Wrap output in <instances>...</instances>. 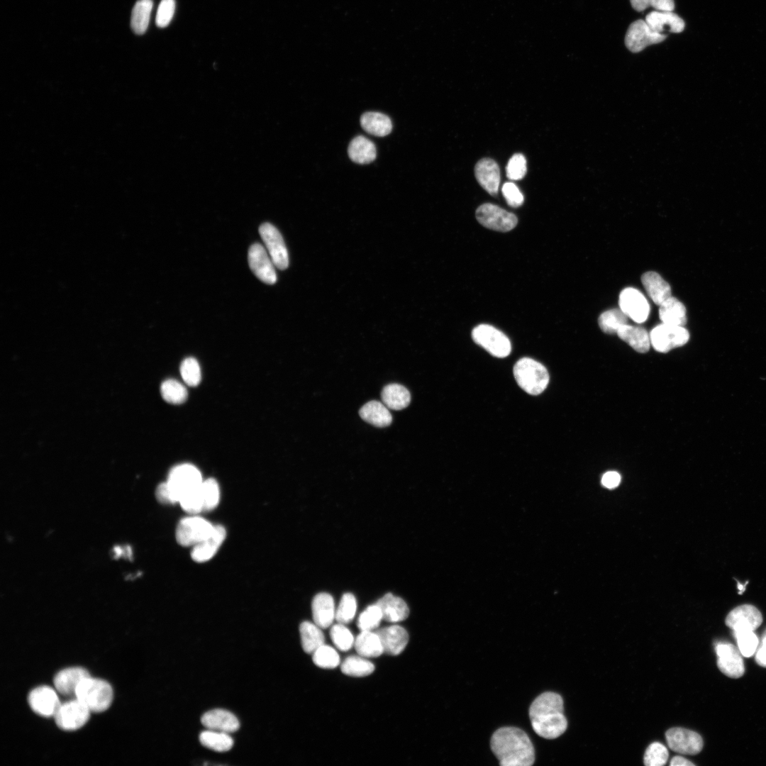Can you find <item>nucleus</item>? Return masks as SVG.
I'll return each mask as SVG.
<instances>
[{
  "mask_svg": "<svg viewBox=\"0 0 766 766\" xmlns=\"http://www.w3.org/2000/svg\"><path fill=\"white\" fill-rule=\"evenodd\" d=\"M490 746L501 766H531L535 762L533 743L521 728H499L492 734Z\"/></svg>",
  "mask_w": 766,
  "mask_h": 766,
  "instance_id": "f257e3e1",
  "label": "nucleus"
},
{
  "mask_svg": "<svg viewBox=\"0 0 766 766\" xmlns=\"http://www.w3.org/2000/svg\"><path fill=\"white\" fill-rule=\"evenodd\" d=\"M529 718L535 733L545 739L558 738L567 728L563 699L555 692H546L537 696L529 707Z\"/></svg>",
  "mask_w": 766,
  "mask_h": 766,
  "instance_id": "f03ea898",
  "label": "nucleus"
},
{
  "mask_svg": "<svg viewBox=\"0 0 766 766\" xmlns=\"http://www.w3.org/2000/svg\"><path fill=\"white\" fill-rule=\"evenodd\" d=\"M75 696L93 712H102L109 709L113 700V689L106 681L84 678L78 685Z\"/></svg>",
  "mask_w": 766,
  "mask_h": 766,
  "instance_id": "7ed1b4c3",
  "label": "nucleus"
},
{
  "mask_svg": "<svg viewBox=\"0 0 766 766\" xmlns=\"http://www.w3.org/2000/svg\"><path fill=\"white\" fill-rule=\"evenodd\" d=\"M514 375L517 384L531 395L542 393L549 382V374L540 362L529 358L520 359L514 367Z\"/></svg>",
  "mask_w": 766,
  "mask_h": 766,
  "instance_id": "20e7f679",
  "label": "nucleus"
},
{
  "mask_svg": "<svg viewBox=\"0 0 766 766\" xmlns=\"http://www.w3.org/2000/svg\"><path fill=\"white\" fill-rule=\"evenodd\" d=\"M199 470L190 464H182L173 467L168 475V484L173 503L179 501L195 491L201 484Z\"/></svg>",
  "mask_w": 766,
  "mask_h": 766,
  "instance_id": "39448f33",
  "label": "nucleus"
},
{
  "mask_svg": "<svg viewBox=\"0 0 766 766\" xmlns=\"http://www.w3.org/2000/svg\"><path fill=\"white\" fill-rule=\"evenodd\" d=\"M472 338L493 356L505 357L511 353V342L508 337L492 326H477L472 330Z\"/></svg>",
  "mask_w": 766,
  "mask_h": 766,
  "instance_id": "423d86ee",
  "label": "nucleus"
},
{
  "mask_svg": "<svg viewBox=\"0 0 766 766\" xmlns=\"http://www.w3.org/2000/svg\"><path fill=\"white\" fill-rule=\"evenodd\" d=\"M650 339L651 345L656 351L667 353L686 344L689 339V333L684 326L662 323L651 330Z\"/></svg>",
  "mask_w": 766,
  "mask_h": 766,
  "instance_id": "0eeeda50",
  "label": "nucleus"
},
{
  "mask_svg": "<svg viewBox=\"0 0 766 766\" xmlns=\"http://www.w3.org/2000/svg\"><path fill=\"white\" fill-rule=\"evenodd\" d=\"M214 526L199 516L182 518L176 529V540L182 546H192L207 538L213 532Z\"/></svg>",
  "mask_w": 766,
  "mask_h": 766,
  "instance_id": "6e6552de",
  "label": "nucleus"
},
{
  "mask_svg": "<svg viewBox=\"0 0 766 766\" xmlns=\"http://www.w3.org/2000/svg\"><path fill=\"white\" fill-rule=\"evenodd\" d=\"M91 711L79 699L61 704L54 715L62 730L72 731L82 727L89 720Z\"/></svg>",
  "mask_w": 766,
  "mask_h": 766,
  "instance_id": "1a4fd4ad",
  "label": "nucleus"
},
{
  "mask_svg": "<svg viewBox=\"0 0 766 766\" xmlns=\"http://www.w3.org/2000/svg\"><path fill=\"white\" fill-rule=\"evenodd\" d=\"M476 218L484 227L501 232L512 230L518 222L514 213L489 203L482 204L477 208Z\"/></svg>",
  "mask_w": 766,
  "mask_h": 766,
  "instance_id": "9d476101",
  "label": "nucleus"
},
{
  "mask_svg": "<svg viewBox=\"0 0 766 766\" xmlns=\"http://www.w3.org/2000/svg\"><path fill=\"white\" fill-rule=\"evenodd\" d=\"M667 35L653 30L645 21L637 20L628 27L625 44L632 52H638L645 47L662 42Z\"/></svg>",
  "mask_w": 766,
  "mask_h": 766,
  "instance_id": "9b49d317",
  "label": "nucleus"
},
{
  "mask_svg": "<svg viewBox=\"0 0 766 766\" xmlns=\"http://www.w3.org/2000/svg\"><path fill=\"white\" fill-rule=\"evenodd\" d=\"M259 233L274 266L279 270L287 268L288 252L279 231L273 225L265 223L260 226Z\"/></svg>",
  "mask_w": 766,
  "mask_h": 766,
  "instance_id": "f8f14e48",
  "label": "nucleus"
},
{
  "mask_svg": "<svg viewBox=\"0 0 766 766\" xmlns=\"http://www.w3.org/2000/svg\"><path fill=\"white\" fill-rule=\"evenodd\" d=\"M670 748L684 755H696L703 748L701 736L695 731L683 728H671L665 733Z\"/></svg>",
  "mask_w": 766,
  "mask_h": 766,
  "instance_id": "ddd939ff",
  "label": "nucleus"
},
{
  "mask_svg": "<svg viewBox=\"0 0 766 766\" xmlns=\"http://www.w3.org/2000/svg\"><path fill=\"white\" fill-rule=\"evenodd\" d=\"M619 309L634 322H645L650 313V305L645 296L637 289L627 287L619 295Z\"/></svg>",
  "mask_w": 766,
  "mask_h": 766,
  "instance_id": "4468645a",
  "label": "nucleus"
},
{
  "mask_svg": "<svg viewBox=\"0 0 766 766\" xmlns=\"http://www.w3.org/2000/svg\"><path fill=\"white\" fill-rule=\"evenodd\" d=\"M717 666L725 675L738 678L743 675L745 667L742 654L737 647L730 643L718 642L715 645Z\"/></svg>",
  "mask_w": 766,
  "mask_h": 766,
  "instance_id": "2eb2a0df",
  "label": "nucleus"
},
{
  "mask_svg": "<svg viewBox=\"0 0 766 766\" xmlns=\"http://www.w3.org/2000/svg\"><path fill=\"white\" fill-rule=\"evenodd\" d=\"M248 263L254 274L262 282L272 284L277 281L274 265L265 248L254 243L248 250Z\"/></svg>",
  "mask_w": 766,
  "mask_h": 766,
  "instance_id": "dca6fc26",
  "label": "nucleus"
},
{
  "mask_svg": "<svg viewBox=\"0 0 766 766\" xmlns=\"http://www.w3.org/2000/svg\"><path fill=\"white\" fill-rule=\"evenodd\" d=\"M28 701L31 709L44 717L54 716L61 704L55 690L47 686L33 689L28 695Z\"/></svg>",
  "mask_w": 766,
  "mask_h": 766,
  "instance_id": "f3484780",
  "label": "nucleus"
},
{
  "mask_svg": "<svg viewBox=\"0 0 766 766\" xmlns=\"http://www.w3.org/2000/svg\"><path fill=\"white\" fill-rule=\"evenodd\" d=\"M762 622V616L760 611L750 604L736 607L726 618V625L733 631L738 629L755 631Z\"/></svg>",
  "mask_w": 766,
  "mask_h": 766,
  "instance_id": "a211bd4d",
  "label": "nucleus"
},
{
  "mask_svg": "<svg viewBox=\"0 0 766 766\" xmlns=\"http://www.w3.org/2000/svg\"><path fill=\"white\" fill-rule=\"evenodd\" d=\"M379 636L384 653L397 655L404 651L408 641L409 634L403 627L392 625L374 631Z\"/></svg>",
  "mask_w": 766,
  "mask_h": 766,
  "instance_id": "6ab92c4d",
  "label": "nucleus"
},
{
  "mask_svg": "<svg viewBox=\"0 0 766 766\" xmlns=\"http://www.w3.org/2000/svg\"><path fill=\"white\" fill-rule=\"evenodd\" d=\"M475 177L489 194H497L500 184V170L498 164L492 159L483 158L476 164Z\"/></svg>",
  "mask_w": 766,
  "mask_h": 766,
  "instance_id": "aec40b11",
  "label": "nucleus"
},
{
  "mask_svg": "<svg viewBox=\"0 0 766 766\" xmlns=\"http://www.w3.org/2000/svg\"><path fill=\"white\" fill-rule=\"evenodd\" d=\"M226 531L221 525L214 526L212 533L205 540L194 545L191 552L193 560L197 562H206L214 556L223 543Z\"/></svg>",
  "mask_w": 766,
  "mask_h": 766,
  "instance_id": "412c9836",
  "label": "nucleus"
},
{
  "mask_svg": "<svg viewBox=\"0 0 766 766\" xmlns=\"http://www.w3.org/2000/svg\"><path fill=\"white\" fill-rule=\"evenodd\" d=\"M201 721L209 730L227 733L235 732L240 727L239 721L233 714L220 709L206 712L201 716Z\"/></svg>",
  "mask_w": 766,
  "mask_h": 766,
  "instance_id": "4be33fe9",
  "label": "nucleus"
},
{
  "mask_svg": "<svg viewBox=\"0 0 766 766\" xmlns=\"http://www.w3.org/2000/svg\"><path fill=\"white\" fill-rule=\"evenodd\" d=\"M645 21L653 30L662 34L664 30L681 33L685 26L683 19L672 11L655 10L646 16Z\"/></svg>",
  "mask_w": 766,
  "mask_h": 766,
  "instance_id": "5701e85b",
  "label": "nucleus"
},
{
  "mask_svg": "<svg viewBox=\"0 0 766 766\" xmlns=\"http://www.w3.org/2000/svg\"><path fill=\"white\" fill-rule=\"evenodd\" d=\"M312 616L314 623L321 628H328L335 617L334 600L328 593L321 592L313 599Z\"/></svg>",
  "mask_w": 766,
  "mask_h": 766,
  "instance_id": "b1692460",
  "label": "nucleus"
},
{
  "mask_svg": "<svg viewBox=\"0 0 766 766\" xmlns=\"http://www.w3.org/2000/svg\"><path fill=\"white\" fill-rule=\"evenodd\" d=\"M376 604L382 614V619L390 623H396L405 620L409 614L406 603L400 597L392 593L386 594L380 598Z\"/></svg>",
  "mask_w": 766,
  "mask_h": 766,
  "instance_id": "393cba45",
  "label": "nucleus"
},
{
  "mask_svg": "<svg viewBox=\"0 0 766 766\" xmlns=\"http://www.w3.org/2000/svg\"><path fill=\"white\" fill-rule=\"evenodd\" d=\"M88 671L82 667H70L60 671L54 678V685L60 694L75 695L79 683L89 677Z\"/></svg>",
  "mask_w": 766,
  "mask_h": 766,
  "instance_id": "a878e982",
  "label": "nucleus"
},
{
  "mask_svg": "<svg viewBox=\"0 0 766 766\" xmlns=\"http://www.w3.org/2000/svg\"><path fill=\"white\" fill-rule=\"evenodd\" d=\"M641 282L650 298L660 306L671 296L670 284L657 272H647L641 277Z\"/></svg>",
  "mask_w": 766,
  "mask_h": 766,
  "instance_id": "bb28decb",
  "label": "nucleus"
},
{
  "mask_svg": "<svg viewBox=\"0 0 766 766\" xmlns=\"http://www.w3.org/2000/svg\"><path fill=\"white\" fill-rule=\"evenodd\" d=\"M616 334L638 353H646L650 349V334L642 327L625 324L618 329Z\"/></svg>",
  "mask_w": 766,
  "mask_h": 766,
  "instance_id": "cd10ccee",
  "label": "nucleus"
},
{
  "mask_svg": "<svg viewBox=\"0 0 766 766\" xmlns=\"http://www.w3.org/2000/svg\"><path fill=\"white\" fill-rule=\"evenodd\" d=\"M659 306V317L662 323L684 326L687 323L686 308L680 301L671 296Z\"/></svg>",
  "mask_w": 766,
  "mask_h": 766,
  "instance_id": "c85d7f7f",
  "label": "nucleus"
},
{
  "mask_svg": "<svg viewBox=\"0 0 766 766\" xmlns=\"http://www.w3.org/2000/svg\"><path fill=\"white\" fill-rule=\"evenodd\" d=\"M360 417L366 422L377 426L386 427L391 424L392 416L384 403L370 401L366 403L359 411Z\"/></svg>",
  "mask_w": 766,
  "mask_h": 766,
  "instance_id": "c756f323",
  "label": "nucleus"
},
{
  "mask_svg": "<svg viewBox=\"0 0 766 766\" xmlns=\"http://www.w3.org/2000/svg\"><path fill=\"white\" fill-rule=\"evenodd\" d=\"M350 160L358 164H368L376 158L374 144L368 138L359 135L354 138L348 148Z\"/></svg>",
  "mask_w": 766,
  "mask_h": 766,
  "instance_id": "7c9ffc66",
  "label": "nucleus"
},
{
  "mask_svg": "<svg viewBox=\"0 0 766 766\" xmlns=\"http://www.w3.org/2000/svg\"><path fill=\"white\" fill-rule=\"evenodd\" d=\"M354 647L357 654L363 657H377L384 653L378 635L372 631H361L356 637Z\"/></svg>",
  "mask_w": 766,
  "mask_h": 766,
  "instance_id": "2f4dec72",
  "label": "nucleus"
},
{
  "mask_svg": "<svg viewBox=\"0 0 766 766\" xmlns=\"http://www.w3.org/2000/svg\"><path fill=\"white\" fill-rule=\"evenodd\" d=\"M362 128L368 133L383 137L389 134L392 129V123L390 118L385 114L379 112H367L360 118Z\"/></svg>",
  "mask_w": 766,
  "mask_h": 766,
  "instance_id": "473e14b6",
  "label": "nucleus"
},
{
  "mask_svg": "<svg viewBox=\"0 0 766 766\" xmlns=\"http://www.w3.org/2000/svg\"><path fill=\"white\" fill-rule=\"evenodd\" d=\"M382 400L390 409L401 410L407 407L411 401L409 390L399 384H389L385 386L381 393Z\"/></svg>",
  "mask_w": 766,
  "mask_h": 766,
  "instance_id": "72a5a7b5",
  "label": "nucleus"
},
{
  "mask_svg": "<svg viewBox=\"0 0 766 766\" xmlns=\"http://www.w3.org/2000/svg\"><path fill=\"white\" fill-rule=\"evenodd\" d=\"M299 632L304 651L313 654L325 642V636L321 628L316 623L304 621L300 624Z\"/></svg>",
  "mask_w": 766,
  "mask_h": 766,
  "instance_id": "f704fd0d",
  "label": "nucleus"
},
{
  "mask_svg": "<svg viewBox=\"0 0 766 766\" xmlns=\"http://www.w3.org/2000/svg\"><path fill=\"white\" fill-rule=\"evenodd\" d=\"M152 9V0H138L135 3L131 19V26L135 33L141 35L146 31Z\"/></svg>",
  "mask_w": 766,
  "mask_h": 766,
  "instance_id": "c9c22d12",
  "label": "nucleus"
},
{
  "mask_svg": "<svg viewBox=\"0 0 766 766\" xmlns=\"http://www.w3.org/2000/svg\"><path fill=\"white\" fill-rule=\"evenodd\" d=\"M200 743L216 752H226L233 745V740L227 733L208 729L199 735Z\"/></svg>",
  "mask_w": 766,
  "mask_h": 766,
  "instance_id": "e433bc0d",
  "label": "nucleus"
},
{
  "mask_svg": "<svg viewBox=\"0 0 766 766\" xmlns=\"http://www.w3.org/2000/svg\"><path fill=\"white\" fill-rule=\"evenodd\" d=\"M365 658L360 655H351L346 657L340 665L342 672L356 677L370 675L374 672V666L372 662Z\"/></svg>",
  "mask_w": 766,
  "mask_h": 766,
  "instance_id": "4c0bfd02",
  "label": "nucleus"
},
{
  "mask_svg": "<svg viewBox=\"0 0 766 766\" xmlns=\"http://www.w3.org/2000/svg\"><path fill=\"white\" fill-rule=\"evenodd\" d=\"M628 316L620 309H612L602 313L598 319L601 330L605 333H616L618 329L627 324Z\"/></svg>",
  "mask_w": 766,
  "mask_h": 766,
  "instance_id": "58836bf2",
  "label": "nucleus"
},
{
  "mask_svg": "<svg viewBox=\"0 0 766 766\" xmlns=\"http://www.w3.org/2000/svg\"><path fill=\"white\" fill-rule=\"evenodd\" d=\"M162 398L168 403L179 404L184 402L187 398V390L179 382L175 379H167L160 387Z\"/></svg>",
  "mask_w": 766,
  "mask_h": 766,
  "instance_id": "ea45409f",
  "label": "nucleus"
},
{
  "mask_svg": "<svg viewBox=\"0 0 766 766\" xmlns=\"http://www.w3.org/2000/svg\"><path fill=\"white\" fill-rule=\"evenodd\" d=\"M738 648L743 656L750 657L756 652L759 645L758 638L754 631L738 629L733 631Z\"/></svg>",
  "mask_w": 766,
  "mask_h": 766,
  "instance_id": "a19ab883",
  "label": "nucleus"
},
{
  "mask_svg": "<svg viewBox=\"0 0 766 766\" xmlns=\"http://www.w3.org/2000/svg\"><path fill=\"white\" fill-rule=\"evenodd\" d=\"M313 663L324 669H333L340 664V656L332 647L323 644L313 653Z\"/></svg>",
  "mask_w": 766,
  "mask_h": 766,
  "instance_id": "79ce46f5",
  "label": "nucleus"
},
{
  "mask_svg": "<svg viewBox=\"0 0 766 766\" xmlns=\"http://www.w3.org/2000/svg\"><path fill=\"white\" fill-rule=\"evenodd\" d=\"M199 492L204 506V511L213 509L220 499V490L217 482L212 478L201 482Z\"/></svg>",
  "mask_w": 766,
  "mask_h": 766,
  "instance_id": "37998d69",
  "label": "nucleus"
},
{
  "mask_svg": "<svg viewBox=\"0 0 766 766\" xmlns=\"http://www.w3.org/2000/svg\"><path fill=\"white\" fill-rule=\"evenodd\" d=\"M357 609L355 596L351 593L343 595L338 608L335 609V619L338 623L348 624L353 619Z\"/></svg>",
  "mask_w": 766,
  "mask_h": 766,
  "instance_id": "c03bdc74",
  "label": "nucleus"
},
{
  "mask_svg": "<svg viewBox=\"0 0 766 766\" xmlns=\"http://www.w3.org/2000/svg\"><path fill=\"white\" fill-rule=\"evenodd\" d=\"M330 635L333 644L341 651H348L354 645V637L345 624L338 623L333 625Z\"/></svg>",
  "mask_w": 766,
  "mask_h": 766,
  "instance_id": "a18cd8bd",
  "label": "nucleus"
},
{
  "mask_svg": "<svg viewBox=\"0 0 766 766\" xmlns=\"http://www.w3.org/2000/svg\"><path fill=\"white\" fill-rule=\"evenodd\" d=\"M668 757L667 748L659 742H653L645 750L643 761L647 766H662L667 763Z\"/></svg>",
  "mask_w": 766,
  "mask_h": 766,
  "instance_id": "49530a36",
  "label": "nucleus"
},
{
  "mask_svg": "<svg viewBox=\"0 0 766 766\" xmlns=\"http://www.w3.org/2000/svg\"><path fill=\"white\" fill-rule=\"evenodd\" d=\"M382 620V614L379 606L375 604L370 605L361 613L357 620V627L360 631H373Z\"/></svg>",
  "mask_w": 766,
  "mask_h": 766,
  "instance_id": "de8ad7c7",
  "label": "nucleus"
},
{
  "mask_svg": "<svg viewBox=\"0 0 766 766\" xmlns=\"http://www.w3.org/2000/svg\"><path fill=\"white\" fill-rule=\"evenodd\" d=\"M180 373L184 382L191 387L198 385L201 379L200 366L194 357H187L182 361Z\"/></svg>",
  "mask_w": 766,
  "mask_h": 766,
  "instance_id": "09e8293b",
  "label": "nucleus"
},
{
  "mask_svg": "<svg viewBox=\"0 0 766 766\" xmlns=\"http://www.w3.org/2000/svg\"><path fill=\"white\" fill-rule=\"evenodd\" d=\"M506 175L511 180H520L526 175V160L521 153L514 154L509 160L506 165Z\"/></svg>",
  "mask_w": 766,
  "mask_h": 766,
  "instance_id": "8fccbe9b",
  "label": "nucleus"
},
{
  "mask_svg": "<svg viewBox=\"0 0 766 766\" xmlns=\"http://www.w3.org/2000/svg\"><path fill=\"white\" fill-rule=\"evenodd\" d=\"M175 11L174 0H162L159 4L155 22L160 28H165L170 23Z\"/></svg>",
  "mask_w": 766,
  "mask_h": 766,
  "instance_id": "3c124183",
  "label": "nucleus"
},
{
  "mask_svg": "<svg viewBox=\"0 0 766 766\" xmlns=\"http://www.w3.org/2000/svg\"><path fill=\"white\" fill-rule=\"evenodd\" d=\"M501 192L509 206L516 208L523 204V195L514 182L504 183Z\"/></svg>",
  "mask_w": 766,
  "mask_h": 766,
  "instance_id": "603ef678",
  "label": "nucleus"
},
{
  "mask_svg": "<svg viewBox=\"0 0 766 766\" xmlns=\"http://www.w3.org/2000/svg\"><path fill=\"white\" fill-rule=\"evenodd\" d=\"M755 660L757 665L766 667V629L756 650Z\"/></svg>",
  "mask_w": 766,
  "mask_h": 766,
  "instance_id": "864d4df0",
  "label": "nucleus"
},
{
  "mask_svg": "<svg viewBox=\"0 0 766 766\" xmlns=\"http://www.w3.org/2000/svg\"><path fill=\"white\" fill-rule=\"evenodd\" d=\"M155 496L162 504H174L167 482L159 484L155 491Z\"/></svg>",
  "mask_w": 766,
  "mask_h": 766,
  "instance_id": "5fc2aeb1",
  "label": "nucleus"
},
{
  "mask_svg": "<svg viewBox=\"0 0 766 766\" xmlns=\"http://www.w3.org/2000/svg\"><path fill=\"white\" fill-rule=\"evenodd\" d=\"M621 482L620 474L615 471L606 472L601 478V484L606 488L613 489L616 487Z\"/></svg>",
  "mask_w": 766,
  "mask_h": 766,
  "instance_id": "6e6d98bb",
  "label": "nucleus"
},
{
  "mask_svg": "<svg viewBox=\"0 0 766 766\" xmlns=\"http://www.w3.org/2000/svg\"><path fill=\"white\" fill-rule=\"evenodd\" d=\"M650 6L655 11H672L675 9L674 0H649Z\"/></svg>",
  "mask_w": 766,
  "mask_h": 766,
  "instance_id": "4d7b16f0",
  "label": "nucleus"
},
{
  "mask_svg": "<svg viewBox=\"0 0 766 766\" xmlns=\"http://www.w3.org/2000/svg\"><path fill=\"white\" fill-rule=\"evenodd\" d=\"M670 766H694V764L682 756H675L672 758Z\"/></svg>",
  "mask_w": 766,
  "mask_h": 766,
  "instance_id": "13d9d810",
  "label": "nucleus"
},
{
  "mask_svg": "<svg viewBox=\"0 0 766 766\" xmlns=\"http://www.w3.org/2000/svg\"><path fill=\"white\" fill-rule=\"evenodd\" d=\"M632 7L637 11H643L650 6L649 0H630Z\"/></svg>",
  "mask_w": 766,
  "mask_h": 766,
  "instance_id": "bf43d9fd",
  "label": "nucleus"
},
{
  "mask_svg": "<svg viewBox=\"0 0 766 766\" xmlns=\"http://www.w3.org/2000/svg\"><path fill=\"white\" fill-rule=\"evenodd\" d=\"M738 589L740 590H741L742 592L744 591L745 587L743 585H741V584H740L739 582H738Z\"/></svg>",
  "mask_w": 766,
  "mask_h": 766,
  "instance_id": "052dcab7",
  "label": "nucleus"
}]
</instances>
